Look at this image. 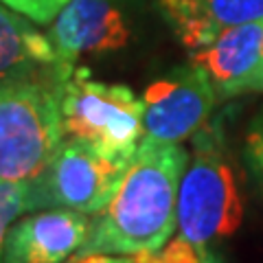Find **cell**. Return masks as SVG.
Masks as SVG:
<instances>
[{"label":"cell","instance_id":"6da1fadb","mask_svg":"<svg viewBox=\"0 0 263 263\" xmlns=\"http://www.w3.org/2000/svg\"><path fill=\"white\" fill-rule=\"evenodd\" d=\"M189 152L180 143L141 141L114 197L90 215L77 254H138L158 250L176 233L178 189Z\"/></svg>","mask_w":263,"mask_h":263},{"label":"cell","instance_id":"7a4b0ae2","mask_svg":"<svg viewBox=\"0 0 263 263\" xmlns=\"http://www.w3.org/2000/svg\"><path fill=\"white\" fill-rule=\"evenodd\" d=\"M243 202L221 119L206 121L191 136V156L178 189L176 235L211 246L241 224Z\"/></svg>","mask_w":263,"mask_h":263},{"label":"cell","instance_id":"3957f363","mask_svg":"<svg viewBox=\"0 0 263 263\" xmlns=\"http://www.w3.org/2000/svg\"><path fill=\"white\" fill-rule=\"evenodd\" d=\"M64 72L0 84V182H29L48 167L64 141Z\"/></svg>","mask_w":263,"mask_h":263},{"label":"cell","instance_id":"277c9868","mask_svg":"<svg viewBox=\"0 0 263 263\" xmlns=\"http://www.w3.org/2000/svg\"><path fill=\"white\" fill-rule=\"evenodd\" d=\"M60 108L64 136L108 158L132 160L143 141V97L123 84L97 81L86 68H75L62 81Z\"/></svg>","mask_w":263,"mask_h":263},{"label":"cell","instance_id":"5b68a950","mask_svg":"<svg viewBox=\"0 0 263 263\" xmlns=\"http://www.w3.org/2000/svg\"><path fill=\"white\" fill-rule=\"evenodd\" d=\"M129 160L108 158L77 138H64L48 167L31 184L33 211L66 206L95 215L114 197Z\"/></svg>","mask_w":263,"mask_h":263},{"label":"cell","instance_id":"8992f818","mask_svg":"<svg viewBox=\"0 0 263 263\" xmlns=\"http://www.w3.org/2000/svg\"><path fill=\"white\" fill-rule=\"evenodd\" d=\"M217 95L200 66H178L143 95V138L154 143H182L211 119Z\"/></svg>","mask_w":263,"mask_h":263},{"label":"cell","instance_id":"52a82bcc","mask_svg":"<svg viewBox=\"0 0 263 263\" xmlns=\"http://www.w3.org/2000/svg\"><path fill=\"white\" fill-rule=\"evenodd\" d=\"M57 66L66 77L81 55L119 51L129 42V24L114 0H68L48 29Z\"/></svg>","mask_w":263,"mask_h":263},{"label":"cell","instance_id":"ba28073f","mask_svg":"<svg viewBox=\"0 0 263 263\" xmlns=\"http://www.w3.org/2000/svg\"><path fill=\"white\" fill-rule=\"evenodd\" d=\"M90 215L75 209L51 206L24 213L11 224L3 263H64L81 250Z\"/></svg>","mask_w":263,"mask_h":263},{"label":"cell","instance_id":"9c48e42d","mask_svg":"<svg viewBox=\"0 0 263 263\" xmlns=\"http://www.w3.org/2000/svg\"><path fill=\"white\" fill-rule=\"evenodd\" d=\"M263 18L221 31L206 46L195 48L191 62L206 72L217 101L248 92V84L261 60Z\"/></svg>","mask_w":263,"mask_h":263},{"label":"cell","instance_id":"30bf717a","mask_svg":"<svg viewBox=\"0 0 263 263\" xmlns=\"http://www.w3.org/2000/svg\"><path fill=\"white\" fill-rule=\"evenodd\" d=\"M167 15L189 51L206 46L221 31L263 18V0H160Z\"/></svg>","mask_w":263,"mask_h":263},{"label":"cell","instance_id":"8fae6325","mask_svg":"<svg viewBox=\"0 0 263 263\" xmlns=\"http://www.w3.org/2000/svg\"><path fill=\"white\" fill-rule=\"evenodd\" d=\"M51 70H60V66L48 35L22 13L0 3V84Z\"/></svg>","mask_w":263,"mask_h":263},{"label":"cell","instance_id":"7c38bea8","mask_svg":"<svg viewBox=\"0 0 263 263\" xmlns=\"http://www.w3.org/2000/svg\"><path fill=\"white\" fill-rule=\"evenodd\" d=\"M33 211L29 182H0V263L5 259V241L11 224Z\"/></svg>","mask_w":263,"mask_h":263},{"label":"cell","instance_id":"4fadbf2b","mask_svg":"<svg viewBox=\"0 0 263 263\" xmlns=\"http://www.w3.org/2000/svg\"><path fill=\"white\" fill-rule=\"evenodd\" d=\"M243 160L252 182L263 193V105L252 117L243 138Z\"/></svg>","mask_w":263,"mask_h":263},{"label":"cell","instance_id":"5bb4252c","mask_svg":"<svg viewBox=\"0 0 263 263\" xmlns=\"http://www.w3.org/2000/svg\"><path fill=\"white\" fill-rule=\"evenodd\" d=\"M35 24H51L68 0H0Z\"/></svg>","mask_w":263,"mask_h":263},{"label":"cell","instance_id":"9a60e30c","mask_svg":"<svg viewBox=\"0 0 263 263\" xmlns=\"http://www.w3.org/2000/svg\"><path fill=\"white\" fill-rule=\"evenodd\" d=\"M64 263H129V257H123V254H75L68 261Z\"/></svg>","mask_w":263,"mask_h":263},{"label":"cell","instance_id":"2e32d148","mask_svg":"<svg viewBox=\"0 0 263 263\" xmlns=\"http://www.w3.org/2000/svg\"><path fill=\"white\" fill-rule=\"evenodd\" d=\"M248 92H263V46H261V60H259V66L254 70V75L248 84Z\"/></svg>","mask_w":263,"mask_h":263}]
</instances>
